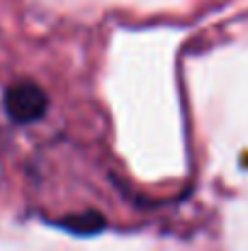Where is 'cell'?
Returning a JSON list of instances; mask_svg holds the SVG:
<instances>
[{
  "mask_svg": "<svg viewBox=\"0 0 248 251\" xmlns=\"http://www.w3.org/2000/svg\"><path fill=\"white\" fill-rule=\"evenodd\" d=\"M5 112L10 115V120L20 122V125H29L44 117L46 107H49V98L46 93L32 81H20L12 83L5 90Z\"/></svg>",
  "mask_w": 248,
  "mask_h": 251,
  "instance_id": "obj_1",
  "label": "cell"
},
{
  "mask_svg": "<svg viewBox=\"0 0 248 251\" xmlns=\"http://www.w3.org/2000/svg\"><path fill=\"white\" fill-rule=\"evenodd\" d=\"M66 229H71V232H76V234H95V232H100L102 227H105V220H102V215H97V212H83V215H73V217H66L64 222H61Z\"/></svg>",
  "mask_w": 248,
  "mask_h": 251,
  "instance_id": "obj_2",
  "label": "cell"
}]
</instances>
